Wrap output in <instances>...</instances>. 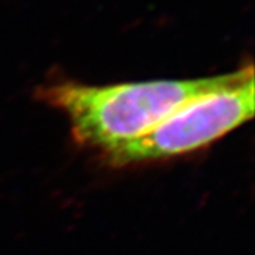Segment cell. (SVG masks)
Listing matches in <instances>:
<instances>
[{
	"label": "cell",
	"mask_w": 255,
	"mask_h": 255,
	"mask_svg": "<svg viewBox=\"0 0 255 255\" xmlns=\"http://www.w3.org/2000/svg\"><path fill=\"white\" fill-rule=\"evenodd\" d=\"M237 74L112 85L61 81L43 87L38 95L65 114L80 143L107 152L142 136L184 102L227 85Z\"/></svg>",
	"instance_id": "1"
},
{
	"label": "cell",
	"mask_w": 255,
	"mask_h": 255,
	"mask_svg": "<svg viewBox=\"0 0 255 255\" xmlns=\"http://www.w3.org/2000/svg\"><path fill=\"white\" fill-rule=\"evenodd\" d=\"M254 94V67L250 63L227 85L184 102L142 136L107 150V159L125 166L201 149L253 118Z\"/></svg>",
	"instance_id": "2"
}]
</instances>
